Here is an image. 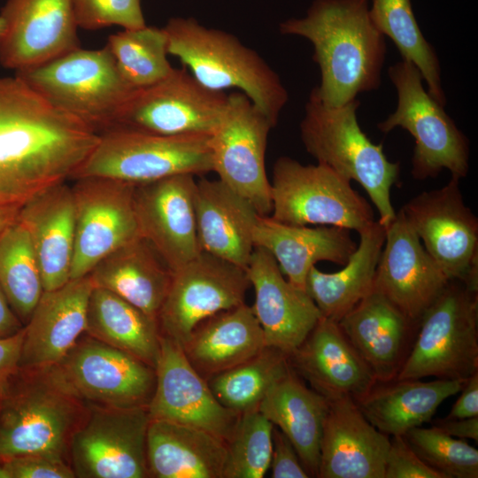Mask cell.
Here are the masks:
<instances>
[{"label": "cell", "instance_id": "cell-1", "mask_svg": "<svg viewBox=\"0 0 478 478\" xmlns=\"http://www.w3.org/2000/svg\"><path fill=\"white\" fill-rule=\"evenodd\" d=\"M98 140L16 75L0 77V206L19 207L72 179Z\"/></svg>", "mask_w": 478, "mask_h": 478}, {"label": "cell", "instance_id": "cell-2", "mask_svg": "<svg viewBox=\"0 0 478 478\" xmlns=\"http://www.w3.org/2000/svg\"><path fill=\"white\" fill-rule=\"evenodd\" d=\"M279 30L312 42L320 71L314 89L325 104L343 105L380 87L387 48L367 0H314L305 17L281 22Z\"/></svg>", "mask_w": 478, "mask_h": 478}, {"label": "cell", "instance_id": "cell-3", "mask_svg": "<svg viewBox=\"0 0 478 478\" xmlns=\"http://www.w3.org/2000/svg\"><path fill=\"white\" fill-rule=\"evenodd\" d=\"M87 412L55 365L18 366L0 388V461L33 453L69 461L72 436Z\"/></svg>", "mask_w": 478, "mask_h": 478}, {"label": "cell", "instance_id": "cell-4", "mask_svg": "<svg viewBox=\"0 0 478 478\" xmlns=\"http://www.w3.org/2000/svg\"><path fill=\"white\" fill-rule=\"evenodd\" d=\"M168 54L177 57L203 86L238 89L276 126L289 94L278 74L232 34L209 28L192 17H173L163 27Z\"/></svg>", "mask_w": 478, "mask_h": 478}, {"label": "cell", "instance_id": "cell-5", "mask_svg": "<svg viewBox=\"0 0 478 478\" xmlns=\"http://www.w3.org/2000/svg\"><path fill=\"white\" fill-rule=\"evenodd\" d=\"M358 99L339 106L325 104L312 89L300 123V135L306 151L350 181L366 190L385 227L396 211L390 191L400 174V163L390 162L382 143H374L360 128Z\"/></svg>", "mask_w": 478, "mask_h": 478}, {"label": "cell", "instance_id": "cell-6", "mask_svg": "<svg viewBox=\"0 0 478 478\" xmlns=\"http://www.w3.org/2000/svg\"><path fill=\"white\" fill-rule=\"evenodd\" d=\"M15 75L98 134L113 127L135 89L120 74L107 45L99 50L78 47Z\"/></svg>", "mask_w": 478, "mask_h": 478}, {"label": "cell", "instance_id": "cell-7", "mask_svg": "<svg viewBox=\"0 0 478 478\" xmlns=\"http://www.w3.org/2000/svg\"><path fill=\"white\" fill-rule=\"evenodd\" d=\"M209 136L113 127L99 134L72 180L100 177L139 185L181 173L204 175L212 171Z\"/></svg>", "mask_w": 478, "mask_h": 478}, {"label": "cell", "instance_id": "cell-8", "mask_svg": "<svg viewBox=\"0 0 478 478\" xmlns=\"http://www.w3.org/2000/svg\"><path fill=\"white\" fill-rule=\"evenodd\" d=\"M418 326L395 380L466 381L478 372V289L450 281Z\"/></svg>", "mask_w": 478, "mask_h": 478}, {"label": "cell", "instance_id": "cell-9", "mask_svg": "<svg viewBox=\"0 0 478 478\" xmlns=\"http://www.w3.org/2000/svg\"><path fill=\"white\" fill-rule=\"evenodd\" d=\"M397 93L394 112L377 124L387 134L395 127L407 130L415 140L411 173L416 180L437 176L448 169L462 179L469 170V142L454 120L424 89L419 69L402 59L388 69Z\"/></svg>", "mask_w": 478, "mask_h": 478}, {"label": "cell", "instance_id": "cell-10", "mask_svg": "<svg viewBox=\"0 0 478 478\" xmlns=\"http://www.w3.org/2000/svg\"><path fill=\"white\" fill-rule=\"evenodd\" d=\"M270 183L271 218L279 222L334 226L358 233L376 220L367 200L327 165H302L281 157Z\"/></svg>", "mask_w": 478, "mask_h": 478}, {"label": "cell", "instance_id": "cell-11", "mask_svg": "<svg viewBox=\"0 0 478 478\" xmlns=\"http://www.w3.org/2000/svg\"><path fill=\"white\" fill-rule=\"evenodd\" d=\"M228 95L207 89L183 67L163 80L135 89L121 106L113 127L159 135H210L218 126Z\"/></svg>", "mask_w": 478, "mask_h": 478}, {"label": "cell", "instance_id": "cell-12", "mask_svg": "<svg viewBox=\"0 0 478 478\" xmlns=\"http://www.w3.org/2000/svg\"><path fill=\"white\" fill-rule=\"evenodd\" d=\"M148 407L88 405L72 436L69 462L79 478H146Z\"/></svg>", "mask_w": 478, "mask_h": 478}, {"label": "cell", "instance_id": "cell-13", "mask_svg": "<svg viewBox=\"0 0 478 478\" xmlns=\"http://www.w3.org/2000/svg\"><path fill=\"white\" fill-rule=\"evenodd\" d=\"M459 181L451 176L400 210L447 278L478 289V219L464 202Z\"/></svg>", "mask_w": 478, "mask_h": 478}, {"label": "cell", "instance_id": "cell-14", "mask_svg": "<svg viewBox=\"0 0 478 478\" xmlns=\"http://www.w3.org/2000/svg\"><path fill=\"white\" fill-rule=\"evenodd\" d=\"M266 114L243 92L228 95L223 115L209 136L212 171L247 199L259 215L272 212L265 154L271 128Z\"/></svg>", "mask_w": 478, "mask_h": 478}, {"label": "cell", "instance_id": "cell-15", "mask_svg": "<svg viewBox=\"0 0 478 478\" xmlns=\"http://www.w3.org/2000/svg\"><path fill=\"white\" fill-rule=\"evenodd\" d=\"M250 285L246 270L200 251L173 272L158 314L161 335L182 346L203 320L243 304Z\"/></svg>", "mask_w": 478, "mask_h": 478}, {"label": "cell", "instance_id": "cell-16", "mask_svg": "<svg viewBox=\"0 0 478 478\" xmlns=\"http://www.w3.org/2000/svg\"><path fill=\"white\" fill-rule=\"evenodd\" d=\"M55 366L87 405L148 407L154 393L153 366L86 333Z\"/></svg>", "mask_w": 478, "mask_h": 478}, {"label": "cell", "instance_id": "cell-17", "mask_svg": "<svg viewBox=\"0 0 478 478\" xmlns=\"http://www.w3.org/2000/svg\"><path fill=\"white\" fill-rule=\"evenodd\" d=\"M135 186L100 177L74 180L75 231L70 279L89 274L104 258L141 236Z\"/></svg>", "mask_w": 478, "mask_h": 478}, {"label": "cell", "instance_id": "cell-18", "mask_svg": "<svg viewBox=\"0 0 478 478\" xmlns=\"http://www.w3.org/2000/svg\"><path fill=\"white\" fill-rule=\"evenodd\" d=\"M196 184L195 175L181 173L135 186L139 234L172 272L201 251L194 205Z\"/></svg>", "mask_w": 478, "mask_h": 478}, {"label": "cell", "instance_id": "cell-19", "mask_svg": "<svg viewBox=\"0 0 478 478\" xmlns=\"http://www.w3.org/2000/svg\"><path fill=\"white\" fill-rule=\"evenodd\" d=\"M150 420L195 427L226 441L239 414L224 407L187 359L182 347L161 335Z\"/></svg>", "mask_w": 478, "mask_h": 478}, {"label": "cell", "instance_id": "cell-20", "mask_svg": "<svg viewBox=\"0 0 478 478\" xmlns=\"http://www.w3.org/2000/svg\"><path fill=\"white\" fill-rule=\"evenodd\" d=\"M0 16L4 68L26 70L80 47L73 0H6Z\"/></svg>", "mask_w": 478, "mask_h": 478}, {"label": "cell", "instance_id": "cell-21", "mask_svg": "<svg viewBox=\"0 0 478 478\" xmlns=\"http://www.w3.org/2000/svg\"><path fill=\"white\" fill-rule=\"evenodd\" d=\"M449 281L399 210L386 227L374 289L418 323Z\"/></svg>", "mask_w": 478, "mask_h": 478}, {"label": "cell", "instance_id": "cell-22", "mask_svg": "<svg viewBox=\"0 0 478 478\" xmlns=\"http://www.w3.org/2000/svg\"><path fill=\"white\" fill-rule=\"evenodd\" d=\"M246 273L254 288L251 307L266 346L289 356L322 317L319 308L305 290L283 277L275 258L262 247H254Z\"/></svg>", "mask_w": 478, "mask_h": 478}, {"label": "cell", "instance_id": "cell-23", "mask_svg": "<svg viewBox=\"0 0 478 478\" xmlns=\"http://www.w3.org/2000/svg\"><path fill=\"white\" fill-rule=\"evenodd\" d=\"M288 358L291 369L328 401L356 400L377 383L338 323L323 316Z\"/></svg>", "mask_w": 478, "mask_h": 478}, {"label": "cell", "instance_id": "cell-24", "mask_svg": "<svg viewBox=\"0 0 478 478\" xmlns=\"http://www.w3.org/2000/svg\"><path fill=\"white\" fill-rule=\"evenodd\" d=\"M389 436L363 415L355 400L329 401L317 477L384 478Z\"/></svg>", "mask_w": 478, "mask_h": 478}, {"label": "cell", "instance_id": "cell-25", "mask_svg": "<svg viewBox=\"0 0 478 478\" xmlns=\"http://www.w3.org/2000/svg\"><path fill=\"white\" fill-rule=\"evenodd\" d=\"M94 285L89 274L43 290L24 326L19 367L58 364L85 332L87 307Z\"/></svg>", "mask_w": 478, "mask_h": 478}, {"label": "cell", "instance_id": "cell-26", "mask_svg": "<svg viewBox=\"0 0 478 478\" xmlns=\"http://www.w3.org/2000/svg\"><path fill=\"white\" fill-rule=\"evenodd\" d=\"M337 323L377 382L396 379L417 322L373 288Z\"/></svg>", "mask_w": 478, "mask_h": 478}, {"label": "cell", "instance_id": "cell-27", "mask_svg": "<svg viewBox=\"0 0 478 478\" xmlns=\"http://www.w3.org/2000/svg\"><path fill=\"white\" fill-rule=\"evenodd\" d=\"M64 181L33 196L18 210L17 220L27 229L39 264L43 290L70 280L75 231L72 185Z\"/></svg>", "mask_w": 478, "mask_h": 478}, {"label": "cell", "instance_id": "cell-28", "mask_svg": "<svg viewBox=\"0 0 478 478\" xmlns=\"http://www.w3.org/2000/svg\"><path fill=\"white\" fill-rule=\"evenodd\" d=\"M194 205L200 251L246 270L260 216L255 207L220 180L206 178L197 181Z\"/></svg>", "mask_w": 478, "mask_h": 478}, {"label": "cell", "instance_id": "cell-29", "mask_svg": "<svg viewBox=\"0 0 478 478\" xmlns=\"http://www.w3.org/2000/svg\"><path fill=\"white\" fill-rule=\"evenodd\" d=\"M253 243L270 252L287 280L303 290L308 273L317 262L344 266L358 245L351 230L343 227L287 225L261 215L254 228Z\"/></svg>", "mask_w": 478, "mask_h": 478}, {"label": "cell", "instance_id": "cell-30", "mask_svg": "<svg viewBox=\"0 0 478 478\" xmlns=\"http://www.w3.org/2000/svg\"><path fill=\"white\" fill-rule=\"evenodd\" d=\"M205 381L252 358L266 347L262 328L245 303L199 323L181 346Z\"/></svg>", "mask_w": 478, "mask_h": 478}, {"label": "cell", "instance_id": "cell-31", "mask_svg": "<svg viewBox=\"0 0 478 478\" xmlns=\"http://www.w3.org/2000/svg\"><path fill=\"white\" fill-rule=\"evenodd\" d=\"M89 274L95 287L158 319L173 272L152 245L138 236L100 260Z\"/></svg>", "mask_w": 478, "mask_h": 478}, {"label": "cell", "instance_id": "cell-32", "mask_svg": "<svg viewBox=\"0 0 478 478\" xmlns=\"http://www.w3.org/2000/svg\"><path fill=\"white\" fill-rule=\"evenodd\" d=\"M225 441L205 430L150 420L147 434L149 477L222 478Z\"/></svg>", "mask_w": 478, "mask_h": 478}, {"label": "cell", "instance_id": "cell-33", "mask_svg": "<svg viewBox=\"0 0 478 478\" xmlns=\"http://www.w3.org/2000/svg\"><path fill=\"white\" fill-rule=\"evenodd\" d=\"M329 401L291 369L266 392L258 410L289 438L309 476L317 477Z\"/></svg>", "mask_w": 478, "mask_h": 478}, {"label": "cell", "instance_id": "cell-34", "mask_svg": "<svg viewBox=\"0 0 478 478\" xmlns=\"http://www.w3.org/2000/svg\"><path fill=\"white\" fill-rule=\"evenodd\" d=\"M466 381L436 379L377 382L355 402L366 419L379 431L389 436H404L410 429L429 422L440 405L460 392Z\"/></svg>", "mask_w": 478, "mask_h": 478}, {"label": "cell", "instance_id": "cell-35", "mask_svg": "<svg viewBox=\"0 0 478 478\" xmlns=\"http://www.w3.org/2000/svg\"><path fill=\"white\" fill-rule=\"evenodd\" d=\"M358 235L359 243L341 270L325 273L313 266L306 278L305 290L321 315L336 322L372 291L386 227L377 220Z\"/></svg>", "mask_w": 478, "mask_h": 478}, {"label": "cell", "instance_id": "cell-36", "mask_svg": "<svg viewBox=\"0 0 478 478\" xmlns=\"http://www.w3.org/2000/svg\"><path fill=\"white\" fill-rule=\"evenodd\" d=\"M84 333L154 368L157 366L161 337L158 319L110 290L93 287Z\"/></svg>", "mask_w": 478, "mask_h": 478}, {"label": "cell", "instance_id": "cell-37", "mask_svg": "<svg viewBox=\"0 0 478 478\" xmlns=\"http://www.w3.org/2000/svg\"><path fill=\"white\" fill-rule=\"evenodd\" d=\"M369 13L375 27L392 40L402 58L419 69L428 93L445 106L440 62L434 47L422 35L411 0H372Z\"/></svg>", "mask_w": 478, "mask_h": 478}, {"label": "cell", "instance_id": "cell-38", "mask_svg": "<svg viewBox=\"0 0 478 478\" xmlns=\"http://www.w3.org/2000/svg\"><path fill=\"white\" fill-rule=\"evenodd\" d=\"M0 286L25 326L43 292V285L30 236L17 219L0 234Z\"/></svg>", "mask_w": 478, "mask_h": 478}, {"label": "cell", "instance_id": "cell-39", "mask_svg": "<svg viewBox=\"0 0 478 478\" xmlns=\"http://www.w3.org/2000/svg\"><path fill=\"white\" fill-rule=\"evenodd\" d=\"M289 368L285 352L266 346L248 360L206 382L224 407L240 414L258 409L268 389Z\"/></svg>", "mask_w": 478, "mask_h": 478}, {"label": "cell", "instance_id": "cell-40", "mask_svg": "<svg viewBox=\"0 0 478 478\" xmlns=\"http://www.w3.org/2000/svg\"><path fill=\"white\" fill-rule=\"evenodd\" d=\"M118 69L133 89L152 85L173 70L167 59V36L164 28L147 25L111 35L106 44Z\"/></svg>", "mask_w": 478, "mask_h": 478}, {"label": "cell", "instance_id": "cell-41", "mask_svg": "<svg viewBox=\"0 0 478 478\" xmlns=\"http://www.w3.org/2000/svg\"><path fill=\"white\" fill-rule=\"evenodd\" d=\"M274 425L258 409L240 413L225 441L222 478H262L269 469Z\"/></svg>", "mask_w": 478, "mask_h": 478}, {"label": "cell", "instance_id": "cell-42", "mask_svg": "<svg viewBox=\"0 0 478 478\" xmlns=\"http://www.w3.org/2000/svg\"><path fill=\"white\" fill-rule=\"evenodd\" d=\"M403 436L420 459L443 478L478 477V451L465 440L435 425L413 428Z\"/></svg>", "mask_w": 478, "mask_h": 478}, {"label": "cell", "instance_id": "cell-43", "mask_svg": "<svg viewBox=\"0 0 478 478\" xmlns=\"http://www.w3.org/2000/svg\"><path fill=\"white\" fill-rule=\"evenodd\" d=\"M78 27L96 30L112 26L123 29L145 26L141 0H73Z\"/></svg>", "mask_w": 478, "mask_h": 478}, {"label": "cell", "instance_id": "cell-44", "mask_svg": "<svg viewBox=\"0 0 478 478\" xmlns=\"http://www.w3.org/2000/svg\"><path fill=\"white\" fill-rule=\"evenodd\" d=\"M68 460L51 454H23L0 461V478H74Z\"/></svg>", "mask_w": 478, "mask_h": 478}, {"label": "cell", "instance_id": "cell-45", "mask_svg": "<svg viewBox=\"0 0 478 478\" xmlns=\"http://www.w3.org/2000/svg\"><path fill=\"white\" fill-rule=\"evenodd\" d=\"M384 478H443L415 453L403 436H391Z\"/></svg>", "mask_w": 478, "mask_h": 478}, {"label": "cell", "instance_id": "cell-46", "mask_svg": "<svg viewBox=\"0 0 478 478\" xmlns=\"http://www.w3.org/2000/svg\"><path fill=\"white\" fill-rule=\"evenodd\" d=\"M272 456L269 468L273 478L310 477L289 438L277 427L272 434Z\"/></svg>", "mask_w": 478, "mask_h": 478}, {"label": "cell", "instance_id": "cell-47", "mask_svg": "<svg viewBox=\"0 0 478 478\" xmlns=\"http://www.w3.org/2000/svg\"><path fill=\"white\" fill-rule=\"evenodd\" d=\"M24 328L15 335L0 338V388L18 367Z\"/></svg>", "mask_w": 478, "mask_h": 478}, {"label": "cell", "instance_id": "cell-48", "mask_svg": "<svg viewBox=\"0 0 478 478\" xmlns=\"http://www.w3.org/2000/svg\"><path fill=\"white\" fill-rule=\"evenodd\" d=\"M460 392V397L452 405L446 419L478 416V372L467 379Z\"/></svg>", "mask_w": 478, "mask_h": 478}, {"label": "cell", "instance_id": "cell-49", "mask_svg": "<svg viewBox=\"0 0 478 478\" xmlns=\"http://www.w3.org/2000/svg\"><path fill=\"white\" fill-rule=\"evenodd\" d=\"M435 426L459 439L478 441V416L465 419H442Z\"/></svg>", "mask_w": 478, "mask_h": 478}, {"label": "cell", "instance_id": "cell-50", "mask_svg": "<svg viewBox=\"0 0 478 478\" xmlns=\"http://www.w3.org/2000/svg\"><path fill=\"white\" fill-rule=\"evenodd\" d=\"M23 328L0 286V338L15 335Z\"/></svg>", "mask_w": 478, "mask_h": 478}, {"label": "cell", "instance_id": "cell-51", "mask_svg": "<svg viewBox=\"0 0 478 478\" xmlns=\"http://www.w3.org/2000/svg\"><path fill=\"white\" fill-rule=\"evenodd\" d=\"M19 208L0 206V234L16 220Z\"/></svg>", "mask_w": 478, "mask_h": 478}, {"label": "cell", "instance_id": "cell-52", "mask_svg": "<svg viewBox=\"0 0 478 478\" xmlns=\"http://www.w3.org/2000/svg\"><path fill=\"white\" fill-rule=\"evenodd\" d=\"M5 29V24L4 19L0 16V42L2 40V37L4 35Z\"/></svg>", "mask_w": 478, "mask_h": 478}]
</instances>
